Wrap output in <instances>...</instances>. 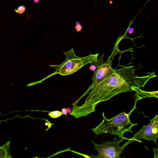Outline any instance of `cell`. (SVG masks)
<instances>
[{"label":"cell","instance_id":"5b68a950","mask_svg":"<svg viewBox=\"0 0 158 158\" xmlns=\"http://www.w3.org/2000/svg\"><path fill=\"white\" fill-rule=\"evenodd\" d=\"M158 136V115L151 119L150 123L147 125H143L138 132L135 134L131 138L135 141L140 143L139 139H144L148 141L152 140L156 144V140Z\"/></svg>","mask_w":158,"mask_h":158},{"label":"cell","instance_id":"52a82bcc","mask_svg":"<svg viewBox=\"0 0 158 158\" xmlns=\"http://www.w3.org/2000/svg\"><path fill=\"white\" fill-rule=\"evenodd\" d=\"M10 141L0 147V158H12L10 152Z\"/></svg>","mask_w":158,"mask_h":158},{"label":"cell","instance_id":"9a60e30c","mask_svg":"<svg viewBox=\"0 0 158 158\" xmlns=\"http://www.w3.org/2000/svg\"><path fill=\"white\" fill-rule=\"evenodd\" d=\"M66 111L69 114H71L72 112V110L70 108L68 107L66 109Z\"/></svg>","mask_w":158,"mask_h":158},{"label":"cell","instance_id":"30bf717a","mask_svg":"<svg viewBox=\"0 0 158 158\" xmlns=\"http://www.w3.org/2000/svg\"><path fill=\"white\" fill-rule=\"evenodd\" d=\"M26 10V7L23 6H20L17 9L15 10V11L17 13L21 14L23 13Z\"/></svg>","mask_w":158,"mask_h":158},{"label":"cell","instance_id":"8992f818","mask_svg":"<svg viewBox=\"0 0 158 158\" xmlns=\"http://www.w3.org/2000/svg\"><path fill=\"white\" fill-rule=\"evenodd\" d=\"M113 57L111 55L107 61L103 62L94 71L93 76L92 77L93 83L84 94L86 95L94 86L112 74L115 69L112 67V62Z\"/></svg>","mask_w":158,"mask_h":158},{"label":"cell","instance_id":"e0dca14e","mask_svg":"<svg viewBox=\"0 0 158 158\" xmlns=\"http://www.w3.org/2000/svg\"><path fill=\"white\" fill-rule=\"evenodd\" d=\"M40 0H33L34 2L35 3H37L39 2Z\"/></svg>","mask_w":158,"mask_h":158},{"label":"cell","instance_id":"8fae6325","mask_svg":"<svg viewBox=\"0 0 158 158\" xmlns=\"http://www.w3.org/2000/svg\"><path fill=\"white\" fill-rule=\"evenodd\" d=\"M82 26L79 22L77 21L76 22L75 29L77 31L79 32L81 31L82 29Z\"/></svg>","mask_w":158,"mask_h":158},{"label":"cell","instance_id":"6da1fadb","mask_svg":"<svg viewBox=\"0 0 158 158\" xmlns=\"http://www.w3.org/2000/svg\"><path fill=\"white\" fill-rule=\"evenodd\" d=\"M121 67L91 89L87 93L89 95L85 103L79 107L80 110L94 112L96 106L99 102L108 100L120 93L134 90L137 87H143L150 79L157 77L154 71L148 73L147 75L138 76L135 74L136 69L133 66Z\"/></svg>","mask_w":158,"mask_h":158},{"label":"cell","instance_id":"d6986e66","mask_svg":"<svg viewBox=\"0 0 158 158\" xmlns=\"http://www.w3.org/2000/svg\"></svg>","mask_w":158,"mask_h":158},{"label":"cell","instance_id":"7a4b0ae2","mask_svg":"<svg viewBox=\"0 0 158 158\" xmlns=\"http://www.w3.org/2000/svg\"><path fill=\"white\" fill-rule=\"evenodd\" d=\"M135 106L129 113L127 114L125 111L120 113L110 119L107 118L105 115L104 112H103L102 121L98 126L92 128V130L97 135L109 133L112 135H117L120 139L124 137L123 135L126 131L132 133L131 128L138 124L137 123H132L129 117L135 108Z\"/></svg>","mask_w":158,"mask_h":158},{"label":"cell","instance_id":"ba28073f","mask_svg":"<svg viewBox=\"0 0 158 158\" xmlns=\"http://www.w3.org/2000/svg\"><path fill=\"white\" fill-rule=\"evenodd\" d=\"M104 53H103L98 60L96 61H93L90 63L91 65L89 67L90 70L94 71L104 62Z\"/></svg>","mask_w":158,"mask_h":158},{"label":"cell","instance_id":"3957f363","mask_svg":"<svg viewBox=\"0 0 158 158\" xmlns=\"http://www.w3.org/2000/svg\"><path fill=\"white\" fill-rule=\"evenodd\" d=\"M66 56L65 60L58 65H50L51 67L55 68V72L48 75L41 80L29 84V85L42 82L50 77L56 74H60L62 76L69 75L75 72L85 65L98 60L99 54H89L84 57H79L75 53L74 49L71 48L69 51L63 52Z\"/></svg>","mask_w":158,"mask_h":158},{"label":"cell","instance_id":"2e32d148","mask_svg":"<svg viewBox=\"0 0 158 158\" xmlns=\"http://www.w3.org/2000/svg\"><path fill=\"white\" fill-rule=\"evenodd\" d=\"M133 31H134L133 28H130L128 29V32L130 34H131L133 33Z\"/></svg>","mask_w":158,"mask_h":158},{"label":"cell","instance_id":"4fadbf2b","mask_svg":"<svg viewBox=\"0 0 158 158\" xmlns=\"http://www.w3.org/2000/svg\"><path fill=\"white\" fill-rule=\"evenodd\" d=\"M61 111L62 114L66 115V116H67V114L66 109L65 108H63L62 109Z\"/></svg>","mask_w":158,"mask_h":158},{"label":"cell","instance_id":"277c9868","mask_svg":"<svg viewBox=\"0 0 158 158\" xmlns=\"http://www.w3.org/2000/svg\"><path fill=\"white\" fill-rule=\"evenodd\" d=\"M135 141L132 138L124 137L118 141H106L100 144L95 143L93 141L95 150L98 154L94 157L97 158H120V156L124 148L128 144Z\"/></svg>","mask_w":158,"mask_h":158},{"label":"cell","instance_id":"ac0fdd59","mask_svg":"<svg viewBox=\"0 0 158 158\" xmlns=\"http://www.w3.org/2000/svg\"></svg>","mask_w":158,"mask_h":158},{"label":"cell","instance_id":"7c38bea8","mask_svg":"<svg viewBox=\"0 0 158 158\" xmlns=\"http://www.w3.org/2000/svg\"><path fill=\"white\" fill-rule=\"evenodd\" d=\"M153 149L154 150V158H158V148L157 149L155 148H153Z\"/></svg>","mask_w":158,"mask_h":158},{"label":"cell","instance_id":"5bb4252c","mask_svg":"<svg viewBox=\"0 0 158 158\" xmlns=\"http://www.w3.org/2000/svg\"><path fill=\"white\" fill-rule=\"evenodd\" d=\"M71 151L75 153H77V154H79V155H81L84 156L85 157H86V158H90V157L89 156L87 155H85V154H81V153H80L79 152H74V151Z\"/></svg>","mask_w":158,"mask_h":158},{"label":"cell","instance_id":"9c48e42d","mask_svg":"<svg viewBox=\"0 0 158 158\" xmlns=\"http://www.w3.org/2000/svg\"><path fill=\"white\" fill-rule=\"evenodd\" d=\"M62 114V112L58 110L50 112L48 114V115L53 118H57Z\"/></svg>","mask_w":158,"mask_h":158}]
</instances>
